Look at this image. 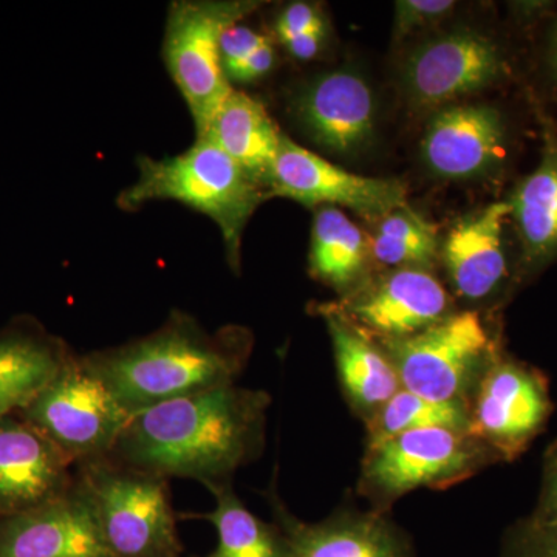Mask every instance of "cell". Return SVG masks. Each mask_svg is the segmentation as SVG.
Returning a JSON list of instances; mask_svg holds the SVG:
<instances>
[{
    "mask_svg": "<svg viewBox=\"0 0 557 557\" xmlns=\"http://www.w3.org/2000/svg\"><path fill=\"white\" fill-rule=\"evenodd\" d=\"M69 358L58 341L17 332L0 336V420L27 408Z\"/></svg>",
    "mask_w": 557,
    "mask_h": 557,
    "instance_id": "22",
    "label": "cell"
},
{
    "mask_svg": "<svg viewBox=\"0 0 557 557\" xmlns=\"http://www.w3.org/2000/svg\"><path fill=\"white\" fill-rule=\"evenodd\" d=\"M324 314L344 388L350 401L370 418L401 388L397 370L364 333L336 314Z\"/></svg>",
    "mask_w": 557,
    "mask_h": 557,
    "instance_id": "21",
    "label": "cell"
},
{
    "mask_svg": "<svg viewBox=\"0 0 557 557\" xmlns=\"http://www.w3.org/2000/svg\"><path fill=\"white\" fill-rule=\"evenodd\" d=\"M504 557H557V527L525 522L512 531Z\"/></svg>",
    "mask_w": 557,
    "mask_h": 557,
    "instance_id": "28",
    "label": "cell"
},
{
    "mask_svg": "<svg viewBox=\"0 0 557 557\" xmlns=\"http://www.w3.org/2000/svg\"><path fill=\"white\" fill-rule=\"evenodd\" d=\"M282 135L262 102L233 90L200 138L211 139L263 185L276 159Z\"/></svg>",
    "mask_w": 557,
    "mask_h": 557,
    "instance_id": "20",
    "label": "cell"
},
{
    "mask_svg": "<svg viewBox=\"0 0 557 557\" xmlns=\"http://www.w3.org/2000/svg\"><path fill=\"white\" fill-rule=\"evenodd\" d=\"M449 310V296L423 269H397L357 295L324 311L386 341L408 338L437 324Z\"/></svg>",
    "mask_w": 557,
    "mask_h": 557,
    "instance_id": "12",
    "label": "cell"
},
{
    "mask_svg": "<svg viewBox=\"0 0 557 557\" xmlns=\"http://www.w3.org/2000/svg\"><path fill=\"white\" fill-rule=\"evenodd\" d=\"M274 61H276V53H274L273 44H271V40H267L258 50L252 51L247 60L226 69L225 73L228 79L251 83V81L267 75L273 69Z\"/></svg>",
    "mask_w": 557,
    "mask_h": 557,
    "instance_id": "32",
    "label": "cell"
},
{
    "mask_svg": "<svg viewBox=\"0 0 557 557\" xmlns=\"http://www.w3.org/2000/svg\"><path fill=\"white\" fill-rule=\"evenodd\" d=\"M453 0H399L395 3L394 39L434 27L456 10Z\"/></svg>",
    "mask_w": 557,
    "mask_h": 557,
    "instance_id": "27",
    "label": "cell"
},
{
    "mask_svg": "<svg viewBox=\"0 0 557 557\" xmlns=\"http://www.w3.org/2000/svg\"><path fill=\"white\" fill-rule=\"evenodd\" d=\"M498 460L468 431L418 429L369 445L359 490L384 508L417 487L454 485Z\"/></svg>",
    "mask_w": 557,
    "mask_h": 557,
    "instance_id": "4",
    "label": "cell"
},
{
    "mask_svg": "<svg viewBox=\"0 0 557 557\" xmlns=\"http://www.w3.org/2000/svg\"><path fill=\"white\" fill-rule=\"evenodd\" d=\"M528 522L537 527H557V440L545 454L541 496L536 511Z\"/></svg>",
    "mask_w": 557,
    "mask_h": 557,
    "instance_id": "30",
    "label": "cell"
},
{
    "mask_svg": "<svg viewBox=\"0 0 557 557\" xmlns=\"http://www.w3.org/2000/svg\"><path fill=\"white\" fill-rule=\"evenodd\" d=\"M448 428L468 431L469 408L465 403H442L399 388L386 405L369 418V445L403 432Z\"/></svg>",
    "mask_w": 557,
    "mask_h": 557,
    "instance_id": "25",
    "label": "cell"
},
{
    "mask_svg": "<svg viewBox=\"0 0 557 557\" xmlns=\"http://www.w3.org/2000/svg\"><path fill=\"white\" fill-rule=\"evenodd\" d=\"M267 40H270L267 36L260 35V33L251 30L245 25H233L223 33L222 40H220L223 69L233 67V65L247 60L249 54L263 46Z\"/></svg>",
    "mask_w": 557,
    "mask_h": 557,
    "instance_id": "31",
    "label": "cell"
},
{
    "mask_svg": "<svg viewBox=\"0 0 557 557\" xmlns=\"http://www.w3.org/2000/svg\"><path fill=\"white\" fill-rule=\"evenodd\" d=\"M544 72L547 75L548 84L557 91V17L549 28L547 44H545Z\"/></svg>",
    "mask_w": 557,
    "mask_h": 557,
    "instance_id": "34",
    "label": "cell"
},
{
    "mask_svg": "<svg viewBox=\"0 0 557 557\" xmlns=\"http://www.w3.org/2000/svg\"><path fill=\"white\" fill-rule=\"evenodd\" d=\"M366 259L368 242L362 231L341 209H319L311 230V273L333 287L344 288L357 281Z\"/></svg>",
    "mask_w": 557,
    "mask_h": 557,
    "instance_id": "23",
    "label": "cell"
},
{
    "mask_svg": "<svg viewBox=\"0 0 557 557\" xmlns=\"http://www.w3.org/2000/svg\"><path fill=\"white\" fill-rule=\"evenodd\" d=\"M324 35L325 32L307 33V35L296 36V38L287 40L284 46L296 60L310 61L317 58L319 51H321Z\"/></svg>",
    "mask_w": 557,
    "mask_h": 557,
    "instance_id": "33",
    "label": "cell"
},
{
    "mask_svg": "<svg viewBox=\"0 0 557 557\" xmlns=\"http://www.w3.org/2000/svg\"><path fill=\"white\" fill-rule=\"evenodd\" d=\"M0 557H112L83 491L0 522Z\"/></svg>",
    "mask_w": 557,
    "mask_h": 557,
    "instance_id": "16",
    "label": "cell"
},
{
    "mask_svg": "<svg viewBox=\"0 0 557 557\" xmlns=\"http://www.w3.org/2000/svg\"><path fill=\"white\" fill-rule=\"evenodd\" d=\"M270 398L226 384L132 413L112 453L157 478L226 482L259 453Z\"/></svg>",
    "mask_w": 557,
    "mask_h": 557,
    "instance_id": "1",
    "label": "cell"
},
{
    "mask_svg": "<svg viewBox=\"0 0 557 557\" xmlns=\"http://www.w3.org/2000/svg\"><path fill=\"white\" fill-rule=\"evenodd\" d=\"M207 486L214 494L215 508L205 518L219 536L218 549L209 557H285L282 537L244 507L228 480Z\"/></svg>",
    "mask_w": 557,
    "mask_h": 557,
    "instance_id": "24",
    "label": "cell"
},
{
    "mask_svg": "<svg viewBox=\"0 0 557 557\" xmlns=\"http://www.w3.org/2000/svg\"><path fill=\"white\" fill-rule=\"evenodd\" d=\"M21 412L65 456L86 461L112 453L132 416L87 357H70L49 386Z\"/></svg>",
    "mask_w": 557,
    "mask_h": 557,
    "instance_id": "7",
    "label": "cell"
},
{
    "mask_svg": "<svg viewBox=\"0 0 557 557\" xmlns=\"http://www.w3.org/2000/svg\"><path fill=\"white\" fill-rule=\"evenodd\" d=\"M277 508L285 557H408L397 530L379 515H339L304 523Z\"/></svg>",
    "mask_w": 557,
    "mask_h": 557,
    "instance_id": "18",
    "label": "cell"
},
{
    "mask_svg": "<svg viewBox=\"0 0 557 557\" xmlns=\"http://www.w3.org/2000/svg\"><path fill=\"white\" fill-rule=\"evenodd\" d=\"M293 109L304 131L329 152L351 156L375 134V97L368 81L351 70L318 75L296 95Z\"/></svg>",
    "mask_w": 557,
    "mask_h": 557,
    "instance_id": "14",
    "label": "cell"
},
{
    "mask_svg": "<svg viewBox=\"0 0 557 557\" xmlns=\"http://www.w3.org/2000/svg\"><path fill=\"white\" fill-rule=\"evenodd\" d=\"M520 242L522 269L533 274L557 258V137L548 132L536 170L508 200Z\"/></svg>",
    "mask_w": 557,
    "mask_h": 557,
    "instance_id": "19",
    "label": "cell"
},
{
    "mask_svg": "<svg viewBox=\"0 0 557 557\" xmlns=\"http://www.w3.org/2000/svg\"><path fill=\"white\" fill-rule=\"evenodd\" d=\"M237 329L209 335L186 314H174L146 338L87 357L129 413L234 384L248 355Z\"/></svg>",
    "mask_w": 557,
    "mask_h": 557,
    "instance_id": "2",
    "label": "cell"
},
{
    "mask_svg": "<svg viewBox=\"0 0 557 557\" xmlns=\"http://www.w3.org/2000/svg\"><path fill=\"white\" fill-rule=\"evenodd\" d=\"M553 403L548 381L537 369L497 355L474 388L468 432L512 460L544 431Z\"/></svg>",
    "mask_w": 557,
    "mask_h": 557,
    "instance_id": "9",
    "label": "cell"
},
{
    "mask_svg": "<svg viewBox=\"0 0 557 557\" xmlns=\"http://www.w3.org/2000/svg\"><path fill=\"white\" fill-rule=\"evenodd\" d=\"M72 458L22 418L0 420V516L44 507L67 493Z\"/></svg>",
    "mask_w": 557,
    "mask_h": 557,
    "instance_id": "15",
    "label": "cell"
},
{
    "mask_svg": "<svg viewBox=\"0 0 557 557\" xmlns=\"http://www.w3.org/2000/svg\"><path fill=\"white\" fill-rule=\"evenodd\" d=\"M401 388L442 403H465L483 372L497 357L478 311L448 314L408 338L386 341Z\"/></svg>",
    "mask_w": 557,
    "mask_h": 557,
    "instance_id": "8",
    "label": "cell"
},
{
    "mask_svg": "<svg viewBox=\"0 0 557 557\" xmlns=\"http://www.w3.org/2000/svg\"><path fill=\"white\" fill-rule=\"evenodd\" d=\"M263 186L269 197H285L306 207L338 205L366 218L381 219L409 207L408 188L399 180L354 174L296 145L287 135H282Z\"/></svg>",
    "mask_w": 557,
    "mask_h": 557,
    "instance_id": "11",
    "label": "cell"
},
{
    "mask_svg": "<svg viewBox=\"0 0 557 557\" xmlns=\"http://www.w3.org/2000/svg\"><path fill=\"white\" fill-rule=\"evenodd\" d=\"M511 62L496 39L465 28L435 36L405 61L401 83L418 108H440L507 79Z\"/></svg>",
    "mask_w": 557,
    "mask_h": 557,
    "instance_id": "10",
    "label": "cell"
},
{
    "mask_svg": "<svg viewBox=\"0 0 557 557\" xmlns=\"http://www.w3.org/2000/svg\"><path fill=\"white\" fill-rule=\"evenodd\" d=\"M78 487L94 508L112 557L175 555L174 511L163 479L91 460Z\"/></svg>",
    "mask_w": 557,
    "mask_h": 557,
    "instance_id": "5",
    "label": "cell"
},
{
    "mask_svg": "<svg viewBox=\"0 0 557 557\" xmlns=\"http://www.w3.org/2000/svg\"><path fill=\"white\" fill-rule=\"evenodd\" d=\"M511 220L507 201H496L461 219L443 247L446 269L458 295L480 300L496 293L508 277L505 228Z\"/></svg>",
    "mask_w": 557,
    "mask_h": 557,
    "instance_id": "17",
    "label": "cell"
},
{
    "mask_svg": "<svg viewBox=\"0 0 557 557\" xmlns=\"http://www.w3.org/2000/svg\"><path fill=\"white\" fill-rule=\"evenodd\" d=\"M507 152V120L491 104L446 106L429 121L421 139L428 170L448 180L475 178L497 170Z\"/></svg>",
    "mask_w": 557,
    "mask_h": 557,
    "instance_id": "13",
    "label": "cell"
},
{
    "mask_svg": "<svg viewBox=\"0 0 557 557\" xmlns=\"http://www.w3.org/2000/svg\"><path fill=\"white\" fill-rule=\"evenodd\" d=\"M437 230L409 207L395 209L379 220L372 239L375 259L384 265L420 269L437 255Z\"/></svg>",
    "mask_w": 557,
    "mask_h": 557,
    "instance_id": "26",
    "label": "cell"
},
{
    "mask_svg": "<svg viewBox=\"0 0 557 557\" xmlns=\"http://www.w3.org/2000/svg\"><path fill=\"white\" fill-rule=\"evenodd\" d=\"M256 7L258 3L212 0H182L171 5L163 57L188 104L197 138L203 137L212 116L234 90L220 53L223 33Z\"/></svg>",
    "mask_w": 557,
    "mask_h": 557,
    "instance_id": "6",
    "label": "cell"
},
{
    "mask_svg": "<svg viewBox=\"0 0 557 557\" xmlns=\"http://www.w3.org/2000/svg\"><path fill=\"white\" fill-rule=\"evenodd\" d=\"M138 171L134 185L120 194L121 208L175 200L203 212L218 223L231 267L239 269L242 234L269 197L262 183L208 138H197L186 152L175 157H141Z\"/></svg>",
    "mask_w": 557,
    "mask_h": 557,
    "instance_id": "3",
    "label": "cell"
},
{
    "mask_svg": "<svg viewBox=\"0 0 557 557\" xmlns=\"http://www.w3.org/2000/svg\"><path fill=\"white\" fill-rule=\"evenodd\" d=\"M313 32H325L324 17L318 7L309 2H295L278 14L276 35L282 44Z\"/></svg>",
    "mask_w": 557,
    "mask_h": 557,
    "instance_id": "29",
    "label": "cell"
}]
</instances>
